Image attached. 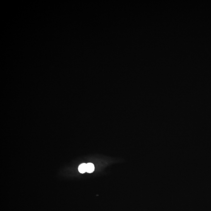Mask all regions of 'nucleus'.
<instances>
[{
  "label": "nucleus",
  "instance_id": "nucleus-2",
  "mask_svg": "<svg viewBox=\"0 0 211 211\" xmlns=\"http://www.w3.org/2000/svg\"><path fill=\"white\" fill-rule=\"evenodd\" d=\"M78 170L82 174L86 172V164L84 163L81 164L79 167Z\"/></svg>",
  "mask_w": 211,
  "mask_h": 211
},
{
  "label": "nucleus",
  "instance_id": "nucleus-1",
  "mask_svg": "<svg viewBox=\"0 0 211 211\" xmlns=\"http://www.w3.org/2000/svg\"><path fill=\"white\" fill-rule=\"evenodd\" d=\"M95 167L93 163H88L86 164V172L89 173H91L94 171Z\"/></svg>",
  "mask_w": 211,
  "mask_h": 211
}]
</instances>
